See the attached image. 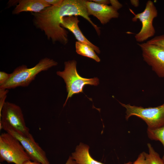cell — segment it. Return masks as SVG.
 Wrapping results in <instances>:
<instances>
[{
  "label": "cell",
  "mask_w": 164,
  "mask_h": 164,
  "mask_svg": "<svg viewBox=\"0 0 164 164\" xmlns=\"http://www.w3.org/2000/svg\"><path fill=\"white\" fill-rule=\"evenodd\" d=\"M84 0H63L61 4L51 5L39 12L34 13L33 21L36 26L43 31L48 39L65 45L68 42V32L61 26L63 18L71 15L80 16L93 26L98 35L100 28L89 17Z\"/></svg>",
  "instance_id": "obj_1"
},
{
  "label": "cell",
  "mask_w": 164,
  "mask_h": 164,
  "mask_svg": "<svg viewBox=\"0 0 164 164\" xmlns=\"http://www.w3.org/2000/svg\"><path fill=\"white\" fill-rule=\"evenodd\" d=\"M57 64V63L53 60L45 57L31 68H28L25 65L19 66L10 73L9 79L0 86V88L8 90L20 87H27L39 73L47 70Z\"/></svg>",
  "instance_id": "obj_2"
},
{
  "label": "cell",
  "mask_w": 164,
  "mask_h": 164,
  "mask_svg": "<svg viewBox=\"0 0 164 164\" xmlns=\"http://www.w3.org/2000/svg\"><path fill=\"white\" fill-rule=\"evenodd\" d=\"M76 64L77 62L74 60L65 62L64 70L56 72L57 75L64 80L66 84L67 95L63 106L73 95L83 92V87L85 85L97 86L99 84L97 77L88 79L80 76L77 72Z\"/></svg>",
  "instance_id": "obj_3"
},
{
  "label": "cell",
  "mask_w": 164,
  "mask_h": 164,
  "mask_svg": "<svg viewBox=\"0 0 164 164\" xmlns=\"http://www.w3.org/2000/svg\"><path fill=\"white\" fill-rule=\"evenodd\" d=\"M0 129L13 130L24 136H30L21 108L8 101L4 103L0 112Z\"/></svg>",
  "instance_id": "obj_4"
},
{
  "label": "cell",
  "mask_w": 164,
  "mask_h": 164,
  "mask_svg": "<svg viewBox=\"0 0 164 164\" xmlns=\"http://www.w3.org/2000/svg\"><path fill=\"white\" fill-rule=\"evenodd\" d=\"M31 160L20 142L6 132L0 135V161L8 163L22 164Z\"/></svg>",
  "instance_id": "obj_5"
},
{
  "label": "cell",
  "mask_w": 164,
  "mask_h": 164,
  "mask_svg": "<svg viewBox=\"0 0 164 164\" xmlns=\"http://www.w3.org/2000/svg\"><path fill=\"white\" fill-rule=\"evenodd\" d=\"M126 109L125 118L128 120L132 116H135L143 120L148 128L154 129L164 125V103L154 107L144 108L119 102Z\"/></svg>",
  "instance_id": "obj_6"
},
{
  "label": "cell",
  "mask_w": 164,
  "mask_h": 164,
  "mask_svg": "<svg viewBox=\"0 0 164 164\" xmlns=\"http://www.w3.org/2000/svg\"><path fill=\"white\" fill-rule=\"evenodd\" d=\"M157 15V10L151 0L147 2L145 8L142 12L134 15L132 21L135 22L139 20L142 25L140 30L135 36L136 41L143 42L155 35V31L153 22Z\"/></svg>",
  "instance_id": "obj_7"
},
{
  "label": "cell",
  "mask_w": 164,
  "mask_h": 164,
  "mask_svg": "<svg viewBox=\"0 0 164 164\" xmlns=\"http://www.w3.org/2000/svg\"><path fill=\"white\" fill-rule=\"evenodd\" d=\"M138 45L144 60L159 77L164 79V49L147 42Z\"/></svg>",
  "instance_id": "obj_8"
},
{
  "label": "cell",
  "mask_w": 164,
  "mask_h": 164,
  "mask_svg": "<svg viewBox=\"0 0 164 164\" xmlns=\"http://www.w3.org/2000/svg\"><path fill=\"white\" fill-rule=\"evenodd\" d=\"M5 131L20 142L31 160L42 164H50L45 151L36 142L32 135L29 137L24 136L11 129Z\"/></svg>",
  "instance_id": "obj_9"
},
{
  "label": "cell",
  "mask_w": 164,
  "mask_h": 164,
  "mask_svg": "<svg viewBox=\"0 0 164 164\" xmlns=\"http://www.w3.org/2000/svg\"><path fill=\"white\" fill-rule=\"evenodd\" d=\"M86 6L89 15L95 17L103 25L119 16L118 11L111 6L98 4L90 0L87 1Z\"/></svg>",
  "instance_id": "obj_10"
},
{
  "label": "cell",
  "mask_w": 164,
  "mask_h": 164,
  "mask_svg": "<svg viewBox=\"0 0 164 164\" xmlns=\"http://www.w3.org/2000/svg\"><path fill=\"white\" fill-rule=\"evenodd\" d=\"M79 22L77 16H66L63 18L61 26L67 29L71 32L78 41L90 46L97 53H100L99 48L92 44L83 34L78 26Z\"/></svg>",
  "instance_id": "obj_11"
},
{
  "label": "cell",
  "mask_w": 164,
  "mask_h": 164,
  "mask_svg": "<svg viewBox=\"0 0 164 164\" xmlns=\"http://www.w3.org/2000/svg\"><path fill=\"white\" fill-rule=\"evenodd\" d=\"M13 11V14H18L23 12H40L51 5L45 0H20Z\"/></svg>",
  "instance_id": "obj_12"
},
{
  "label": "cell",
  "mask_w": 164,
  "mask_h": 164,
  "mask_svg": "<svg viewBox=\"0 0 164 164\" xmlns=\"http://www.w3.org/2000/svg\"><path fill=\"white\" fill-rule=\"evenodd\" d=\"M89 146L82 143L77 145L71 157L76 164H104L94 159L89 153ZM129 162L124 164H132Z\"/></svg>",
  "instance_id": "obj_13"
},
{
  "label": "cell",
  "mask_w": 164,
  "mask_h": 164,
  "mask_svg": "<svg viewBox=\"0 0 164 164\" xmlns=\"http://www.w3.org/2000/svg\"><path fill=\"white\" fill-rule=\"evenodd\" d=\"M76 50L78 54L91 58L97 62L100 59L94 52V50L90 46L85 43L77 41L75 43Z\"/></svg>",
  "instance_id": "obj_14"
},
{
  "label": "cell",
  "mask_w": 164,
  "mask_h": 164,
  "mask_svg": "<svg viewBox=\"0 0 164 164\" xmlns=\"http://www.w3.org/2000/svg\"><path fill=\"white\" fill-rule=\"evenodd\" d=\"M149 153L144 152L147 164H164V161L161 158L159 154L154 149L151 145L147 144Z\"/></svg>",
  "instance_id": "obj_15"
},
{
  "label": "cell",
  "mask_w": 164,
  "mask_h": 164,
  "mask_svg": "<svg viewBox=\"0 0 164 164\" xmlns=\"http://www.w3.org/2000/svg\"><path fill=\"white\" fill-rule=\"evenodd\" d=\"M147 132L149 138L152 140L160 142L163 145L164 149V125L154 129L147 128ZM162 158L164 161V150Z\"/></svg>",
  "instance_id": "obj_16"
},
{
  "label": "cell",
  "mask_w": 164,
  "mask_h": 164,
  "mask_svg": "<svg viewBox=\"0 0 164 164\" xmlns=\"http://www.w3.org/2000/svg\"><path fill=\"white\" fill-rule=\"evenodd\" d=\"M147 42L164 49V34L156 36Z\"/></svg>",
  "instance_id": "obj_17"
},
{
  "label": "cell",
  "mask_w": 164,
  "mask_h": 164,
  "mask_svg": "<svg viewBox=\"0 0 164 164\" xmlns=\"http://www.w3.org/2000/svg\"><path fill=\"white\" fill-rule=\"evenodd\" d=\"M8 92V90L0 88V112L5 102V100Z\"/></svg>",
  "instance_id": "obj_18"
},
{
  "label": "cell",
  "mask_w": 164,
  "mask_h": 164,
  "mask_svg": "<svg viewBox=\"0 0 164 164\" xmlns=\"http://www.w3.org/2000/svg\"><path fill=\"white\" fill-rule=\"evenodd\" d=\"M10 73H8L5 72H0V86L2 85L9 79Z\"/></svg>",
  "instance_id": "obj_19"
},
{
  "label": "cell",
  "mask_w": 164,
  "mask_h": 164,
  "mask_svg": "<svg viewBox=\"0 0 164 164\" xmlns=\"http://www.w3.org/2000/svg\"><path fill=\"white\" fill-rule=\"evenodd\" d=\"M132 164H147L144 152L139 154L136 160Z\"/></svg>",
  "instance_id": "obj_20"
},
{
  "label": "cell",
  "mask_w": 164,
  "mask_h": 164,
  "mask_svg": "<svg viewBox=\"0 0 164 164\" xmlns=\"http://www.w3.org/2000/svg\"><path fill=\"white\" fill-rule=\"evenodd\" d=\"M110 2L111 6L117 11L122 7V5L118 0H110Z\"/></svg>",
  "instance_id": "obj_21"
},
{
  "label": "cell",
  "mask_w": 164,
  "mask_h": 164,
  "mask_svg": "<svg viewBox=\"0 0 164 164\" xmlns=\"http://www.w3.org/2000/svg\"><path fill=\"white\" fill-rule=\"evenodd\" d=\"M49 5L52 6L58 5L62 2L63 0H45Z\"/></svg>",
  "instance_id": "obj_22"
},
{
  "label": "cell",
  "mask_w": 164,
  "mask_h": 164,
  "mask_svg": "<svg viewBox=\"0 0 164 164\" xmlns=\"http://www.w3.org/2000/svg\"><path fill=\"white\" fill-rule=\"evenodd\" d=\"M98 4L108 5L110 4V0H91Z\"/></svg>",
  "instance_id": "obj_23"
},
{
  "label": "cell",
  "mask_w": 164,
  "mask_h": 164,
  "mask_svg": "<svg viewBox=\"0 0 164 164\" xmlns=\"http://www.w3.org/2000/svg\"><path fill=\"white\" fill-rule=\"evenodd\" d=\"M65 164H76V163L71 156H70Z\"/></svg>",
  "instance_id": "obj_24"
},
{
  "label": "cell",
  "mask_w": 164,
  "mask_h": 164,
  "mask_svg": "<svg viewBox=\"0 0 164 164\" xmlns=\"http://www.w3.org/2000/svg\"><path fill=\"white\" fill-rule=\"evenodd\" d=\"M131 4L135 7H137L139 4V1L137 0H130Z\"/></svg>",
  "instance_id": "obj_25"
},
{
  "label": "cell",
  "mask_w": 164,
  "mask_h": 164,
  "mask_svg": "<svg viewBox=\"0 0 164 164\" xmlns=\"http://www.w3.org/2000/svg\"><path fill=\"white\" fill-rule=\"evenodd\" d=\"M22 164H42L41 163L35 162L34 161H32L31 160H27L24 162Z\"/></svg>",
  "instance_id": "obj_26"
},
{
  "label": "cell",
  "mask_w": 164,
  "mask_h": 164,
  "mask_svg": "<svg viewBox=\"0 0 164 164\" xmlns=\"http://www.w3.org/2000/svg\"><path fill=\"white\" fill-rule=\"evenodd\" d=\"M0 164H1V163H0Z\"/></svg>",
  "instance_id": "obj_27"
}]
</instances>
